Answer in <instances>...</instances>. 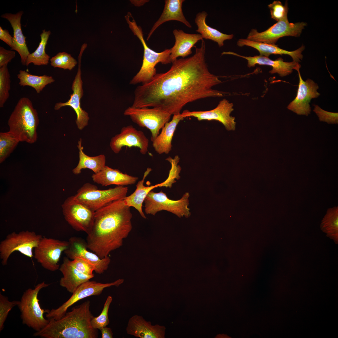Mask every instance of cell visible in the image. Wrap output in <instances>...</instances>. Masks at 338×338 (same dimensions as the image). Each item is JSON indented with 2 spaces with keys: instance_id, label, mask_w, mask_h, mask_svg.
<instances>
[{
  "instance_id": "1",
  "label": "cell",
  "mask_w": 338,
  "mask_h": 338,
  "mask_svg": "<svg viewBox=\"0 0 338 338\" xmlns=\"http://www.w3.org/2000/svg\"><path fill=\"white\" fill-rule=\"evenodd\" d=\"M194 46L192 56L177 59L170 69L156 73L148 83L137 86L132 105L138 108H157L172 115L180 114L187 104L210 97H221L224 92L213 89L222 82L211 73L206 62L205 43Z\"/></svg>"
},
{
  "instance_id": "2",
  "label": "cell",
  "mask_w": 338,
  "mask_h": 338,
  "mask_svg": "<svg viewBox=\"0 0 338 338\" xmlns=\"http://www.w3.org/2000/svg\"><path fill=\"white\" fill-rule=\"evenodd\" d=\"M130 207L124 199L113 201L95 212L93 226L88 234V248L100 258L121 247L132 229Z\"/></svg>"
},
{
  "instance_id": "3",
  "label": "cell",
  "mask_w": 338,
  "mask_h": 338,
  "mask_svg": "<svg viewBox=\"0 0 338 338\" xmlns=\"http://www.w3.org/2000/svg\"><path fill=\"white\" fill-rule=\"evenodd\" d=\"M90 302L87 300L73 308L58 320L49 319L44 328L36 331L34 336L44 338H96L97 330L91 324L93 316L90 310Z\"/></svg>"
},
{
  "instance_id": "4",
  "label": "cell",
  "mask_w": 338,
  "mask_h": 338,
  "mask_svg": "<svg viewBox=\"0 0 338 338\" xmlns=\"http://www.w3.org/2000/svg\"><path fill=\"white\" fill-rule=\"evenodd\" d=\"M39 119L31 100L23 97L18 101L8 121L11 132L20 142L32 144L37 140Z\"/></svg>"
},
{
  "instance_id": "5",
  "label": "cell",
  "mask_w": 338,
  "mask_h": 338,
  "mask_svg": "<svg viewBox=\"0 0 338 338\" xmlns=\"http://www.w3.org/2000/svg\"><path fill=\"white\" fill-rule=\"evenodd\" d=\"M49 285L43 281L33 289H27L23 292L17 305L20 311L23 323L36 331L44 328L49 322V320L46 319L44 316L48 310L41 308L38 297L39 291Z\"/></svg>"
},
{
  "instance_id": "6",
  "label": "cell",
  "mask_w": 338,
  "mask_h": 338,
  "mask_svg": "<svg viewBox=\"0 0 338 338\" xmlns=\"http://www.w3.org/2000/svg\"><path fill=\"white\" fill-rule=\"evenodd\" d=\"M128 191L127 187L122 186L99 190L97 186L87 182L77 190L73 197L75 200L95 212L113 201L124 199Z\"/></svg>"
},
{
  "instance_id": "7",
  "label": "cell",
  "mask_w": 338,
  "mask_h": 338,
  "mask_svg": "<svg viewBox=\"0 0 338 338\" xmlns=\"http://www.w3.org/2000/svg\"><path fill=\"white\" fill-rule=\"evenodd\" d=\"M43 237L33 231L13 232L8 234L0 243V258L2 265H7L11 255L18 251L31 259L33 257V249Z\"/></svg>"
},
{
  "instance_id": "8",
  "label": "cell",
  "mask_w": 338,
  "mask_h": 338,
  "mask_svg": "<svg viewBox=\"0 0 338 338\" xmlns=\"http://www.w3.org/2000/svg\"><path fill=\"white\" fill-rule=\"evenodd\" d=\"M189 196L188 192H186L180 199L174 200L169 198L162 191L158 192L151 191L144 200L145 212L147 214L154 216L159 211L166 210L180 218L183 216L188 217L190 215L188 207Z\"/></svg>"
},
{
  "instance_id": "9",
  "label": "cell",
  "mask_w": 338,
  "mask_h": 338,
  "mask_svg": "<svg viewBox=\"0 0 338 338\" xmlns=\"http://www.w3.org/2000/svg\"><path fill=\"white\" fill-rule=\"evenodd\" d=\"M125 116L139 126L148 129L151 133L152 141L160 133L165 124L169 121L172 115L157 108H138L128 107L124 112Z\"/></svg>"
},
{
  "instance_id": "10",
  "label": "cell",
  "mask_w": 338,
  "mask_h": 338,
  "mask_svg": "<svg viewBox=\"0 0 338 338\" xmlns=\"http://www.w3.org/2000/svg\"><path fill=\"white\" fill-rule=\"evenodd\" d=\"M307 24L304 22L289 23L287 17L277 22L264 31L259 32L256 29H252L246 39L255 42L275 44L282 37L300 36Z\"/></svg>"
},
{
  "instance_id": "11",
  "label": "cell",
  "mask_w": 338,
  "mask_h": 338,
  "mask_svg": "<svg viewBox=\"0 0 338 338\" xmlns=\"http://www.w3.org/2000/svg\"><path fill=\"white\" fill-rule=\"evenodd\" d=\"M124 282L123 279H119L113 282L106 283L88 281L80 285L61 305L56 309L48 310L45 316L48 319L59 320L65 314L70 307L79 300L90 296L100 295L105 288L112 286L118 287Z\"/></svg>"
},
{
  "instance_id": "12",
  "label": "cell",
  "mask_w": 338,
  "mask_h": 338,
  "mask_svg": "<svg viewBox=\"0 0 338 338\" xmlns=\"http://www.w3.org/2000/svg\"><path fill=\"white\" fill-rule=\"evenodd\" d=\"M69 245L68 241L43 237L34 248L33 257L44 269L55 271L59 269L61 256Z\"/></svg>"
},
{
  "instance_id": "13",
  "label": "cell",
  "mask_w": 338,
  "mask_h": 338,
  "mask_svg": "<svg viewBox=\"0 0 338 338\" xmlns=\"http://www.w3.org/2000/svg\"><path fill=\"white\" fill-rule=\"evenodd\" d=\"M62 207L65 220L74 229L87 234L90 232L94 223V212L75 200L73 196L68 197Z\"/></svg>"
},
{
  "instance_id": "14",
  "label": "cell",
  "mask_w": 338,
  "mask_h": 338,
  "mask_svg": "<svg viewBox=\"0 0 338 338\" xmlns=\"http://www.w3.org/2000/svg\"><path fill=\"white\" fill-rule=\"evenodd\" d=\"M68 242L69 246L64 252L69 259L73 260L79 258L84 260L91 264L94 271L99 274L107 270L111 261L109 256L101 258L95 253L89 251L86 242L80 238L72 237Z\"/></svg>"
},
{
  "instance_id": "15",
  "label": "cell",
  "mask_w": 338,
  "mask_h": 338,
  "mask_svg": "<svg viewBox=\"0 0 338 338\" xmlns=\"http://www.w3.org/2000/svg\"><path fill=\"white\" fill-rule=\"evenodd\" d=\"M233 104L226 99L220 101L214 109L207 111H183L181 114L183 118L188 117L196 118L198 120H215L218 121L228 131H234L236 129L235 118L230 115L233 111Z\"/></svg>"
},
{
  "instance_id": "16",
  "label": "cell",
  "mask_w": 338,
  "mask_h": 338,
  "mask_svg": "<svg viewBox=\"0 0 338 338\" xmlns=\"http://www.w3.org/2000/svg\"><path fill=\"white\" fill-rule=\"evenodd\" d=\"M86 47L85 45L83 44L80 49L78 57L79 64L78 71L72 86L73 93L70 95V99L64 103L60 102L57 103L54 107V109L56 110L66 106L71 107L76 114V123L78 128L80 130H82L87 125L89 119L87 113L82 110L80 104V99L82 97L83 93L82 81L81 76V60L83 53Z\"/></svg>"
},
{
  "instance_id": "17",
  "label": "cell",
  "mask_w": 338,
  "mask_h": 338,
  "mask_svg": "<svg viewBox=\"0 0 338 338\" xmlns=\"http://www.w3.org/2000/svg\"><path fill=\"white\" fill-rule=\"evenodd\" d=\"M149 141L143 131L138 130L132 125L123 127L120 133L113 137L110 143L112 151L118 153L124 146L135 147L140 153L145 155L148 151Z\"/></svg>"
},
{
  "instance_id": "18",
  "label": "cell",
  "mask_w": 338,
  "mask_h": 338,
  "mask_svg": "<svg viewBox=\"0 0 338 338\" xmlns=\"http://www.w3.org/2000/svg\"><path fill=\"white\" fill-rule=\"evenodd\" d=\"M299 77V84L295 98L288 105V109L298 115L308 116L311 109L310 103L313 98H317L320 94L318 92V84L312 80L308 79L303 80L300 69L297 70Z\"/></svg>"
},
{
  "instance_id": "19",
  "label": "cell",
  "mask_w": 338,
  "mask_h": 338,
  "mask_svg": "<svg viewBox=\"0 0 338 338\" xmlns=\"http://www.w3.org/2000/svg\"><path fill=\"white\" fill-rule=\"evenodd\" d=\"M222 54H231L244 58L247 60L248 66L249 67H254L256 64L270 66L272 67V69L269 72L270 73L273 74L277 73L282 77L291 73L293 69L297 70L301 67V65L299 63L294 61L291 62H284L281 58L273 60L268 57L264 56L259 55L246 56L231 51L223 52Z\"/></svg>"
},
{
  "instance_id": "20",
  "label": "cell",
  "mask_w": 338,
  "mask_h": 338,
  "mask_svg": "<svg viewBox=\"0 0 338 338\" xmlns=\"http://www.w3.org/2000/svg\"><path fill=\"white\" fill-rule=\"evenodd\" d=\"M126 330L128 334L140 338H163L165 332L164 326L152 325L150 321L137 315L129 319Z\"/></svg>"
},
{
  "instance_id": "21",
  "label": "cell",
  "mask_w": 338,
  "mask_h": 338,
  "mask_svg": "<svg viewBox=\"0 0 338 338\" xmlns=\"http://www.w3.org/2000/svg\"><path fill=\"white\" fill-rule=\"evenodd\" d=\"M152 171V169L150 168H147L144 173L142 179L139 181L136 184V188L135 191L124 199L125 203L127 206L135 208L139 212L140 215L145 219H146V217L142 211V204L148 193L153 189L158 187H164L171 188L172 186L170 181L167 178L162 182L154 186H146L144 185L145 179Z\"/></svg>"
},
{
  "instance_id": "22",
  "label": "cell",
  "mask_w": 338,
  "mask_h": 338,
  "mask_svg": "<svg viewBox=\"0 0 338 338\" xmlns=\"http://www.w3.org/2000/svg\"><path fill=\"white\" fill-rule=\"evenodd\" d=\"M23 13V12L20 11L15 14H3L1 17L7 19L10 22L13 30V47L11 50H15L18 53L21 63L25 65L30 53L26 44V37L23 35L22 30L21 20Z\"/></svg>"
},
{
  "instance_id": "23",
  "label": "cell",
  "mask_w": 338,
  "mask_h": 338,
  "mask_svg": "<svg viewBox=\"0 0 338 338\" xmlns=\"http://www.w3.org/2000/svg\"><path fill=\"white\" fill-rule=\"evenodd\" d=\"M59 269L63 274L59 280V284L72 294L82 284L94 276L86 275L79 271L72 265L70 260L67 257H64L63 263Z\"/></svg>"
},
{
  "instance_id": "24",
  "label": "cell",
  "mask_w": 338,
  "mask_h": 338,
  "mask_svg": "<svg viewBox=\"0 0 338 338\" xmlns=\"http://www.w3.org/2000/svg\"><path fill=\"white\" fill-rule=\"evenodd\" d=\"M92 178L94 182L103 186L131 185L135 183L138 179L137 177L124 173L118 169H113L107 166L100 172L93 174Z\"/></svg>"
},
{
  "instance_id": "25",
  "label": "cell",
  "mask_w": 338,
  "mask_h": 338,
  "mask_svg": "<svg viewBox=\"0 0 338 338\" xmlns=\"http://www.w3.org/2000/svg\"><path fill=\"white\" fill-rule=\"evenodd\" d=\"M175 38L174 45L171 49L170 59L172 63L181 57L184 58L191 54L192 48L203 38L200 34H190L183 30L175 29L173 31Z\"/></svg>"
},
{
  "instance_id": "26",
  "label": "cell",
  "mask_w": 338,
  "mask_h": 338,
  "mask_svg": "<svg viewBox=\"0 0 338 338\" xmlns=\"http://www.w3.org/2000/svg\"><path fill=\"white\" fill-rule=\"evenodd\" d=\"M237 45L239 47L247 46L252 47L257 49L260 55L268 57L271 54H286L290 56L293 61L299 63L303 58L302 54L305 47L302 45L298 49L293 51H288L279 47L275 44L257 42L249 40L246 39H239L237 42Z\"/></svg>"
},
{
  "instance_id": "27",
  "label": "cell",
  "mask_w": 338,
  "mask_h": 338,
  "mask_svg": "<svg viewBox=\"0 0 338 338\" xmlns=\"http://www.w3.org/2000/svg\"><path fill=\"white\" fill-rule=\"evenodd\" d=\"M181 114L173 115L171 120L166 122L159 135L152 142L155 151L159 154H168L172 150V141L177 127L183 120Z\"/></svg>"
},
{
  "instance_id": "28",
  "label": "cell",
  "mask_w": 338,
  "mask_h": 338,
  "mask_svg": "<svg viewBox=\"0 0 338 338\" xmlns=\"http://www.w3.org/2000/svg\"><path fill=\"white\" fill-rule=\"evenodd\" d=\"M184 0H166L163 12L157 21L154 23L148 33L147 40L150 38L155 30L165 22L171 20L181 22L188 28L192 26L185 18L182 9Z\"/></svg>"
},
{
  "instance_id": "29",
  "label": "cell",
  "mask_w": 338,
  "mask_h": 338,
  "mask_svg": "<svg viewBox=\"0 0 338 338\" xmlns=\"http://www.w3.org/2000/svg\"><path fill=\"white\" fill-rule=\"evenodd\" d=\"M207 15L204 11L199 12L196 15L195 22L197 29L196 31L200 33L203 39L211 40L217 43L218 46L221 47L224 45V41L232 39L233 35L223 33L208 25L206 21Z\"/></svg>"
},
{
  "instance_id": "30",
  "label": "cell",
  "mask_w": 338,
  "mask_h": 338,
  "mask_svg": "<svg viewBox=\"0 0 338 338\" xmlns=\"http://www.w3.org/2000/svg\"><path fill=\"white\" fill-rule=\"evenodd\" d=\"M77 146L79 150V160L78 165L72 170L75 175L81 173L82 169L88 168L92 170L94 173H96L102 170L105 166V157L104 155L97 156H90L86 155L83 151L82 146V140L78 142Z\"/></svg>"
},
{
  "instance_id": "31",
  "label": "cell",
  "mask_w": 338,
  "mask_h": 338,
  "mask_svg": "<svg viewBox=\"0 0 338 338\" xmlns=\"http://www.w3.org/2000/svg\"><path fill=\"white\" fill-rule=\"evenodd\" d=\"M19 79V84L22 86H29L39 93L45 86L54 82L55 80L51 76L45 74L42 76L32 75L25 70H20L17 75Z\"/></svg>"
},
{
  "instance_id": "32",
  "label": "cell",
  "mask_w": 338,
  "mask_h": 338,
  "mask_svg": "<svg viewBox=\"0 0 338 338\" xmlns=\"http://www.w3.org/2000/svg\"><path fill=\"white\" fill-rule=\"evenodd\" d=\"M321 230L326 236L338 243V207L328 208L321 221Z\"/></svg>"
},
{
  "instance_id": "33",
  "label": "cell",
  "mask_w": 338,
  "mask_h": 338,
  "mask_svg": "<svg viewBox=\"0 0 338 338\" xmlns=\"http://www.w3.org/2000/svg\"><path fill=\"white\" fill-rule=\"evenodd\" d=\"M51 33L50 30L44 29L40 35L41 41L36 50L30 54L27 58L25 65L28 66L32 63L35 65H47L49 63L50 56L47 54L45 49Z\"/></svg>"
},
{
  "instance_id": "34",
  "label": "cell",
  "mask_w": 338,
  "mask_h": 338,
  "mask_svg": "<svg viewBox=\"0 0 338 338\" xmlns=\"http://www.w3.org/2000/svg\"><path fill=\"white\" fill-rule=\"evenodd\" d=\"M20 142L10 131L0 133V162L2 163L12 152Z\"/></svg>"
},
{
  "instance_id": "35",
  "label": "cell",
  "mask_w": 338,
  "mask_h": 338,
  "mask_svg": "<svg viewBox=\"0 0 338 338\" xmlns=\"http://www.w3.org/2000/svg\"><path fill=\"white\" fill-rule=\"evenodd\" d=\"M0 68V107L4 106L9 96L10 89V74L7 66Z\"/></svg>"
},
{
  "instance_id": "36",
  "label": "cell",
  "mask_w": 338,
  "mask_h": 338,
  "mask_svg": "<svg viewBox=\"0 0 338 338\" xmlns=\"http://www.w3.org/2000/svg\"><path fill=\"white\" fill-rule=\"evenodd\" d=\"M50 64L54 68L71 70L77 64L76 60L70 54L65 52H59L50 59Z\"/></svg>"
},
{
  "instance_id": "37",
  "label": "cell",
  "mask_w": 338,
  "mask_h": 338,
  "mask_svg": "<svg viewBox=\"0 0 338 338\" xmlns=\"http://www.w3.org/2000/svg\"><path fill=\"white\" fill-rule=\"evenodd\" d=\"M112 300V297L110 296H108L100 314L97 317H92L91 320V324L94 329L100 330L102 328L107 326L109 324L110 320L108 318V312Z\"/></svg>"
},
{
  "instance_id": "38",
  "label": "cell",
  "mask_w": 338,
  "mask_h": 338,
  "mask_svg": "<svg viewBox=\"0 0 338 338\" xmlns=\"http://www.w3.org/2000/svg\"><path fill=\"white\" fill-rule=\"evenodd\" d=\"M19 301H9L7 297L0 294V331L3 329L4 322L9 311L18 305Z\"/></svg>"
},
{
  "instance_id": "39",
  "label": "cell",
  "mask_w": 338,
  "mask_h": 338,
  "mask_svg": "<svg viewBox=\"0 0 338 338\" xmlns=\"http://www.w3.org/2000/svg\"><path fill=\"white\" fill-rule=\"evenodd\" d=\"M268 6L272 19L278 22L287 17L289 8L287 1L284 5L280 1H274Z\"/></svg>"
},
{
  "instance_id": "40",
  "label": "cell",
  "mask_w": 338,
  "mask_h": 338,
  "mask_svg": "<svg viewBox=\"0 0 338 338\" xmlns=\"http://www.w3.org/2000/svg\"><path fill=\"white\" fill-rule=\"evenodd\" d=\"M314 106L313 110L318 116L320 121L325 122L330 124H338V113L325 111L317 105H315Z\"/></svg>"
},
{
  "instance_id": "41",
  "label": "cell",
  "mask_w": 338,
  "mask_h": 338,
  "mask_svg": "<svg viewBox=\"0 0 338 338\" xmlns=\"http://www.w3.org/2000/svg\"><path fill=\"white\" fill-rule=\"evenodd\" d=\"M70 262L72 265L81 273L88 275H94L93 274L94 271L93 267L84 260L76 258L73 260H70Z\"/></svg>"
},
{
  "instance_id": "42",
  "label": "cell",
  "mask_w": 338,
  "mask_h": 338,
  "mask_svg": "<svg viewBox=\"0 0 338 338\" xmlns=\"http://www.w3.org/2000/svg\"><path fill=\"white\" fill-rule=\"evenodd\" d=\"M15 53L12 50H8L0 47V68L7 65L15 57Z\"/></svg>"
},
{
  "instance_id": "43",
  "label": "cell",
  "mask_w": 338,
  "mask_h": 338,
  "mask_svg": "<svg viewBox=\"0 0 338 338\" xmlns=\"http://www.w3.org/2000/svg\"><path fill=\"white\" fill-rule=\"evenodd\" d=\"M0 39L5 43L12 49L13 47V37L9 33L8 31L3 29L0 26Z\"/></svg>"
},
{
  "instance_id": "44",
  "label": "cell",
  "mask_w": 338,
  "mask_h": 338,
  "mask_svg": "<svg viewBox=\"0 0 338 338\" xmlns=\"http://www.w3.org/2000/svg\"><path fill=\"white\" fill-rule=\"evenodd\" d=\"M102 338H112L113 333L111 329L109 327H105L100 330Z\"/></svg>"
},
{
  "instance_id": "45",
  "label": "cell",
  "mask_w": 338,
  "mask_h": 338,
  "mask_svg": "<svg viewBox=\"0 0 338 338\" xmlns=\"http://www.w3.org/2000/svg\"><path fill=\"white\" fill-rule=\"evenodd\" d=\"M148 1L147 0H130L131 2L134 5L138 6L143 5Z\"/></svg>"
}]
</instances>
